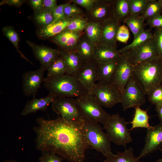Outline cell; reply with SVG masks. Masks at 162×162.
<instances>
[{"mask_svg": "<svg viewBox=\"0 0 162 162\" xmlns=\"http://www.w3.org/2000/svg\"><path fill=\"white\" fill-rule=\"evenodd\" d=\"M84 119L68 121L62 117L36 119L33 129L36 134L37 150L53 152L69 162H84L89 146L84 130Z\"/></svg>", "mask_w": 162, "mask_h": 162, "instance_id": "6da1fadb", "label": "cell"}, {"mask_svg": "<svg viewBox=\"0 0 162 162\" xmlns=\"http://www.w3.org/2000/svg\"><path fill=\"white\" fill-rule=\"evenodd\" d=\"M146 95L162 82V58L134 65L133 74Z\"/></svg>", "mask_w": 162, "mask_h": 162, "instance_id": "7a4b0ae2", "label": "cell"}, {"mask_svg": "<svg viewBox=\"0 0 162 162\" xmlns=\"http://www.w3.org/2000/svg\"><path fill=\"white\" fill-rule=\"evenodd\" d=\"M43 85L50 93L57 98H78L88 94L86 90L77 79L68 74L44 78Z\"/></svg>", "mask_w": 162, "mask_h": 162, "instance_id": "3957f363", "label": "cell"}, {"mask_svg": "<svg viewBox=\"0 0 162 162\" xmlns=\"http://www.w3.org/2000/svg\"><path fill=\"white\" fill-rule=\"evenodd\" d=\"M84 120V130L89 145L105 157L112 153L110 140L101 126L94 122Z\"/></svg>", "mask_w": 162, "mask_h": 162, "instance_id": "277c9868", "label": "cell"}, {"mask_svg": "<svg viewBox=\"0 0 162 162\" xmlns=\"http://www.w3.org/2000/svg\"><path fill=\"white\" fill-rule=\"evenodd\" d=\"M75 99L84 119L103 125L109 120L111 115L104 110L92 94H88Z\"/></svg>", "mask_w": 162, "mask_h": 162, "instance_id": "5b68a950", "label": "cell"}, {"mask_svg": "<svg viewBox=\"0 0 162 162\" xmlns=\"http://www.w3.org/2000/svg\"><path fill=\"white\" fill-rule=\"evenodd\" d=\"M128 123L118 113L113 114L110 115L109 120L104 125L103 129L106 130L111 142L125 148L126 145L133 140L127 128Z\"/></svg>", "mask_w": 162, "mask_h": 162, "instance_id": "8992f818", "label": "cell"}, {"mask_svg": "<svg viewBox=\"0 0 162 162\" xmlns=\"http://www.w3.org/2000/svg\"><path fill=\"white\" fill-rule=\"evenodd\" d=\"M146 95L133 74L126 85L121 96L120 103L123 111L142 106L146 102Z\"/></svg>", "mask_w": 162, "mask_h": 162, "instance_id": "52a82bcc", "label": "cell"}, {"mask_svg": "<svg viewBox=\"0 0 162 162\" xmlns=\"http://www.w3.org/2000/svg\"><path fill=\"white\" fill-rule=\"evenodd\" d=\"M92 94L102 106L106 108H111L121 102V94L110 83L98 82L96 83Z\"/></svg>", "mask_w": 162, "mask_h": 162, "instance_id": "ba28073f", "label": "cell"}, {"mask_svg": "<svg viewBox=\"0 0 162 162\" xmlns=\"http://www.w3.org/2000/svg\"><path fill=\"white\" fill-rule=\"evenodd\" d=\"M53 111L68 121L83 118L76 99L72 98H57L52 104Z\"/></svg>", "mask_w": 162, "mask_h": 162, "instance_id": "9c48e42d", "label": "cell"}, {"mask_svg": "<svg viewBox=\"0 0 162 162\" xmlns=\"http://www.w3.org/2000/svg\"><path fill=\"white\" fill-rule=\"evenodd\" d=\"M134 69V65L128 56L125 53L122 54L110 82L121 96L126 85L133 75Z\"/></svg>", "mask_w": 162, "mask_h": 162, "instance_id": "30bf717a", "label": "cell"}, {"mask_svg": "<svg viewBox=\"0 0 162 162\" xmlns=\"http://www.w3.org/2000/svg\"><path fill=\"white\" fill-rule=\"evenodd\" d=\"M124 53L126 54L134 65L161 58L153 38L148 39Z\"/></svg>", "mask_w": 162, "mask_h": 162, "instance_id": "8fae6325", "label": "cell"}, {"mask_svg": "<svg viewBox=\"0 0 162 162\" xmlns=\"http://www.w3.org/2000/svg\"><path fill=\"white\" fill-rule=\"evenodd\" d=\"M114 0H96L91 9L85 13L84 17L88 22L101 24L114 17Z\"/></svg>", "mask_w": 162, "mask_h": 162, "instance_id": "7c38bea8", "label": "cell"}, {"mask_svg": "<svg viewBox=\"0 0 162 162\" xmlns=\"http://www.w3.org/2000/svg\"><path fill=\"white\" fill-rule=\"evenodd\" d=\"M46 69L41 66L34 70L25 72L22 76V89L27 97H35L43 81Z\"/></svg>", "mask_w": 162, "mask_h": 162, "instance_id": "4fadbf2b", "label": "cell"}, {"mask_svg": "<svg viewBox=\"0 0 162 162\" xmlns=\"http://www.w3.org/2000/svg\"><path fill=\"white\" fill-rule=\"evenodd\" d=\"M162 147V123L147 129L145 144L138 158L146 156L150 153L157 150L161 151Z\"/></svg>", "mask_w": 162, "mask_h": 162, "instance_id": "5bb4252c", "label": "cell"}, {"mask_svg": "<svg viewBox=\"0 0 162 162\" xmlns=\"http://www.w3.org/2000/svg\"><path fill=\"white\" fill-rule=\"evenodd\" d=\"M27 44L31 48L34 56L41 66L46 70L60 56L59 49H54L43 45H39L30 41Z\"/></svg>", "mask_w": 162, "mask_h": 162, "instance_id": "9a60e30c", "label": "cell"}, {"mask_svg": "<svg viewBox=\"0 0 162 162\" xmlns=\"http://www.w3.org/2000/svg\"><path fill=\"white\" fill-rule=\"evenodd\" d=\"M120 26V23L114 17L101 23V33L98 43L117 48L116 36Z\"/></svg>", "mask_w": 162, "mask_h": 162, "instance_id": "2e32d148", "label": "cell"}, {"mask_svg": "<svg viewBox=\"0 0 162 162\" xmlns=\"http://www.w3.org/2000/svg\"><path fill=\"white\" fill-rule=\"evenodd\" d=\"M97 65L94 60L85 64L76 78L89 94H92L93 87L97 81Z\"/></svg>", "mask_w": 162, "mask_h": 162, "instance_id": "e0dca14e", "label": "cell"}, {"mask_svg": "<svg viewBox=\"0 0 162 162\" xmlns=\"http://www.w3.org/2000/svg\"><path fill=\"white\" fill-rule=\"evenodd\" d=\"M60 50L67 67L66 74L76 78L85 63L75 50Z\"/></svg>", "mask_w": 162, "mask_h": 162, "instance_id": "ac0fdd59", "label": "cell"}, {"mask_svg": "<svg viewBox=\"0 0 162 162\" xmlns=\"http://www.w3.org/2000/svg\"><path fill=\"white\" fill-rule=\"evenodd\" d=\"M82 33L65 29L51 38V40L59 46L60 50H75L77 44Z\"/></svg>", "mask_w": 162, "mask_h": 162, "instance_id": "d6986e66", "label": "cell"}, {"mask_svg": "<svg viewBox=\"0 0 162 162\" xmlns=\"http://www.w3.org/2000/svg\"><path fill=\"white\" fill-rule=\"evenodd\" d=\"M122 55L117 48L98 43L95 44L94 58L97 64L106 63L118 59Z\"/></svg>", "mask_w": 162, "mask_h": 162, "instance_id": "ffe728a7", "label": "cell"}, {"mask_svg": "<svg viewBox=\"0 0 162 162\" xmlns=\"http://www.w3.org/2000/svg\"><path fill=\"white\" fill-rule=\"evenodd\" d=\"M57 98L50 93L42 98H37L35 97H33V99L27 102L20 115L24 116L31 113H35L39 110L45 111L49 105Z\"/></svg>", "mask_w": 162, "mask_h": 162, "instance_id": "44dd1931", "label": "cell"}, {"mask_svg": "<svg viewBox=\"0 0 162 162\" xmlns=\"http://www.w3.org/2000/svg\"><path fill=\"white\" fill-rule=\"evenodd\" d=\"M95 45L88 38L85 32H82L77 44L75 50L85 64L94 60Z\"/></svg>", "mask_w": 162, "mask_h": 162, "instance_id": "7402d4cb", "label": "cell"}, {"mask_svg": "<svg viewBox=\"0 0 162 162\" xmlns=\"http://www.w3.org/2000/svg\"><path fill=\"white\" fill-rule=\"evenodd\" d=\"M71 18L66 19L54 24L42 27L38 31V36L42 39L52 38L66 28Z\"/></svg>", "mask_w": 162, "mask_h": 162, "instance_id": "603a6c76", "label": "cell"}, {"mask_svg": "<svg viewBox=\"0 0 162 162\" xmlns=\"http://www.w3.org/2000/svg\"><path fill=\"white\" fill-rule=\"evenodd\" d=\"M120 58L106 63L97 64V77L98 82L110 83L118 66Z\"/></svg>", "mask_w": 162, "mask_h": 162, "instance_id": "cb8c5ba5", "label": "cell"}, {"mask_svg": "<svg viewBox=\"0 0 162 162\" xmlns=\"http://www.w3.org/2000/svg\"><path fill=\"white\" fill-rule=\"evenodd\" d=\"M133 148H125L122 152H117V154L113 153L106 157L104 162H141L138 157H135L133 153Z\"/></svg>", "mask_w": 162, "mask_h": 162, "instance_id": "d4e9b609", "label": "cell"}, {"mask_svg": "<svg viewBox=\"0 0 162 162\" xmlns=\"http://www.w3.org/2000/svg\"><path fill=\"white\" fill-rule=\"evenodd\" d=\"M114 18L120 23L130 15L129 0H114Z\"/></svg>", "mask_w": 162, "mask_h": 162, "instance_id": "484cf974", "label": "cell"}, {"mask_svg": "<svg viewBox=\"0 0 162 162\" xmlns=\"http://www.w3.org/2000/svg\"><path fill=\"white\" fill-rule=\"evenodd\" d=\"M145 20L141 15H130L123 22L132 32L134 39L145 29L144 28L146 25L144 23Z\"/></svg>", "mask_w": 162, "mask_h": 162, "instance_id": "4316f807", "label": "cell"}, {"mask_svg": "<svg viewBox=\"0 0 162 162\" xmlns=\"http://www.w3.org/2000/svg\"><path fill=\"white\" fill-rule=\"evenodd\" d=\"M135 109L134 118L132 121L130 122L132 124V127L129 130L138 128L148 129L151 126L149 123V117L147 111L143 110L139 107H136Z\"/></svg>", "mask_w": 162, "mask_h": 162, "instance_id": "83f0119b", "label": "cell"}, {"mask_svg": "<svg viewBox=\"0 0 162 162\" xmlns=\"http://www.w3.org/2000/svg\"><path fill=\"white\" fill-rule=\"evenodd\" d=\"M67 69L65 63L60 56L47 68V77L62 76L66 74Z\"/></svg>", "mask_w": 162, "mask_h": 162, "instance_id": "f1b7e54d", "label": "cell"}, {"mask_svg": "<svg viewBox=\"0 0 162 162\" xmlns=\"http://www.w3.org/2000/svg\"><path fill=\"white\" fill-rule=\"evenodd\" d=\"M153 34L152 32L151 29H145L136 38L134 39L131 43L118 50L119 51L121 54L124 53L140 45L148 39L153 38Z\"/></svg>", "mask_w": 162, "mask_h": 162, "instance_id": "f546056e", "label": "cell"}, {"mask_svg": "<svg viewBox=\"0 0 162 162\" xmlns=\"http://www.w3.org/2000/svg\"><path fill=\"white\" fill-rule=\"evenodd\" d=\"M85 32L88 38L95 44L99 42L101 32V24L98 22H88Z\"/></svg>", "mask_w": 162, "mask_h": 162, "instance_id": "4dcf8cb0", "label": "cell"}, {"mask_svg": "<svg viewBox=\"0 0 162 162\" xmlns=\"http://www.w3.org/2000/svg\"><path fill=\"white\" fill-rule=\"evenodd\" d=\"M2 31L4 35L14 45L20 56L25 59L27 61L32 64V63L19 50L18 47L19 37L17 33L14 29L13 27L12 26H4L2 29Z\"/></svg>", "mask_w": 162, "mask_h": 162, "instance_id": "1f68e13d", "label": "cell"}, {"mask_svg": "<svg viewBox=\"0 0 162 162\" xmlns=\"http://www.w3.org/2000/svg\"><path fill=\"white\" fill-rule=\"evenodd\" d=\"M162 10V5L158 1L152 0L147 4L141 15L146 20L161 14Z\"/></svg>", "mask_w": 162, "mask_h": 162, "instance_id": "d6a6232c", "label": "cell"}, {"mask_svg": "<svg viewBox=\"0 0 162 162\" xmlns=\"http://www.w3.org/2000/svg\"><path fill=\"white\" fill-rule=\"evenodd\" d=\"M88 22L84 15L72 18L65 29L82 32L84 31Z\"/></svg>", "mask_w": 162, "mask_h": 162, "instance_id": "836d02e7", "label": "cell"}, {"mask_svg": "<svg viewBox=\"0 0 162 162\" xmlns=\"http://www.w3.org/2000/svg\"><path fill=\"white\" fill-rule=\"evenodd\" d=\"M152 0H129L130 15H141L147 4Z\"/></svg>", "mask_w": 162, "mask_h": 162, "instance_id": "e575fe53", "label": "cell"}, {"mask_svg": "<svg viewBox=\"0 0 162 162\" xmlns=\"http://www.w3.org/2000/svg\"><path fill=\"white\" fill-rule=\"evenodd\" d=\"M34 18L36 22L42 27L49 25L53 20L52 13L43 10L34 13Z\"/></svg>", "mask_w": 162, "mask_h": 162, "instance_id": "d590c367", "label": "cell"}, {"mask_svg": "<svg viewBox=\"0 0 162 162\" xmlns=\"http://www.w3.org/2000/svg\"><path fill=\"white\" fill-rule=\"evenodd\" d=\"M65 18L70 19L79 16H84L85 13L78 5L67 3L64 9Z\"/></svg>", "mask_w": 162, "mask_h": 162, "instance_id": "8d00e7d4", "label": "cell"}, {"mask_svg": "<svg viewBox=\"0 0 162 162\" xmlns=\"http://www.w3.org/2000/svg\"><path fill=\"white\" fill-rule=\"evenodd\" d=\"M148 96L149 101L155 106L162 104V84L154 88Z\"/></svg>", "mask_w": 162, "mask_h": 162, "instance_id": "74e56055", "label": "cell"}, {"mask_svg": "<svg viewBox=\"0 0 162 162\" xmlns=\"http://www.w3.org/2000/svg\"><path fill=\"white\" fill-rule=\"evenodd\" d=\"M39 159L43 162H62L63 160L55 153L44 151H41V155Z\"/></svg>", "mask_w": 162, "mask_h": 162, "instance_id": "f35d334b", "label": "cell"}, {"mask_svg": "<svg viewBox=\"0 0 162 162\" xmlns=\"http://www.w3.org/2000/svg\"><path fill=\"white\" fill-rule=\"evenodd\" d=\"M67 3L57 5L52 11L53 20L50 24H54L66 19L65 18L64 9Z\"/></svg>", "mask_w": 162, "mask_h": 162, "instance_id": "ab89813d", "label": "cell"}, {"mask_svg": "<svg viewBox=\"0 0 162 162\" xmlns=\"http://www.w3.org/2000/svg\"><path fill=\"white\" fill-rule=\"evenodd\" d=\"M153 38L156 44L160 56L162 58V28L155 29Z\"/></svg>", "mask_w": 162, "mask_h": 162, "instance_id": "60d3db41", "label": "cell"}, {"mask_svg": "<svg viewBox=\"0 0 162 162\" xmlns=\"http://www.w3.org/2000/svg\"><path fill=\"white\" fill-rule=\"evenodd\" d=\"M146 20V25H148L151 28H162V15L161 14L147 19Z\"/></svg>", "mask_w": 162, "mask_h": 162, "instance_id": "b9f144b4", "label": "cell"}, {"mask_svg": "<svg viewBox=\"0 0 162 162\" xmlns=\"http://www.w3.org/2000/svg\"><path fill=\"white\" fill-rule=\"evenodd\" d=\"M72 1L73 3L82 7L88 12L91 9L96 0H73Z\"/></svg>", "mask_w": 162, "mask_h": 162, "instance_id": "7bdbcfd3", "label": "cell"}, {"mask_svg": "<svg viewBox=\"0 0 162 162\" xmlns=\"http://www.w3.org/2000/svg\"><path fill=\"white\" fill-rule=\"evenodd\" d=\"M57 5L56 0H43L41 10L52 13Z\"/></svg>", "mask_w": 162, "mask_h": 162, "instance_id": "ee69618b", "label": "cell"}, {"mask_svg": "<svg viewBox=\"0 0 162 162\" xmlns=\"http://www.w3.org/2000/svg\"><path fill=\"white\" fill-rule=\"evenodd\" d=\"M29 2L34 13L41 10L43 0H31Z\"/></svg>", "mask_w": 162, "mask_h": 162, "instance_id": "f6af8a7d", "label": "cell"}, {"mask_svg": "<svg viewBox=\"0 0 162 162\" xmlns=\"http://www.w3.org/2000/svg\"><path fill=\"white\" fill-rule=\"evenodd\" d=\"M24 2V1L22 0H4L1 2L0 5L6 4L19 7L21 6Z\"/></svg>", "mask_w": 162, "mask_h": 162, "instance_id": "bcb514c9", "label": "cell"}, {"mask_svg": "<svg viewBox=\"0 0 162 162\" xmlns=\"http://www.w3.org/2000/svg\"><path fill=\"white\" fill-rule=\"evenodd\" d=\"M156 111L157 113L160 122L162 123V104L155 106Z\"/></svg>", "mask_w": 162, "mask_h": 162, "instance_id": "7dc6e473", "label": "cell"}, {"mask_svg": "<svg viewBox=\"0 0 162 162\" xmlns=\"http://www.w3.org/2000/svg\"><path fill=\"white\" fill-rule=\"evenodd\" d=\"M3 162H19L18 161L14 159L6 160Z\"/></svg>", "mask_w": 162, "mask_h": 162, "instance_id": "c3c4849f", "label": "cell"}, {"mask_svg": "<svg viewBox=\"0 0 162 162\" xmlns=\"http://www.w3.org/2000/svg\"><path fill=\"white\" fill-rule=\"evenodd\" d=\"M155 162H162V158L158 160Z\"/></svg>", "mask_w": 162, "mask_h": 162, "instance_id": "681fc988", "label": "cell"}, {"mask_svg": "<svg viewBox=\"0 0 162 162\" xmlns=\"http://www.w3.org/2000/svg\"><path fill=\"white\" fill-rule=\"evenodd\" d=\"M158 1L162 5V0H158Z\"/></svg>", "mask_w": 162, "mask_h": 162, "instance_id": "f907efd6", "label": "cell"}, {"mask_svg": "<svg viewBox=\"0 0 162 162\" xmlns=\"http://www.w3.org/2000/svg\"><path fill=\"white\" fill-rule=\"evenodd\" d=\"M38 162H43L42 161L39 160V161Z\"/></svg>", "mask_w": 162, "mask_h": 162, "instance_id": "816d5d0a", "label": "cell"}, {"mask_svg": "<svg viewBox=\"0 0 162 162\" xmlns=\"http://www.w3.org/2000/svg\"><path fill=\"white\" fill-rule=\"evenodd\" d=\"M161 84H162V83H161Z\"/></svg>", "mask_w": 162, "mask_h": 162, "instance_id": "f5cc1de1", "label": "cell"}, {"mask_svg": "<svg viewBox=\"0 0 162 162\" xmlns=\"http://www.w3.org/2000/svg\"></svg>", "mask_w": 162, "mask_h": 162, "instance_id": "db71d44e", "label": "cell"}]
</instances>
